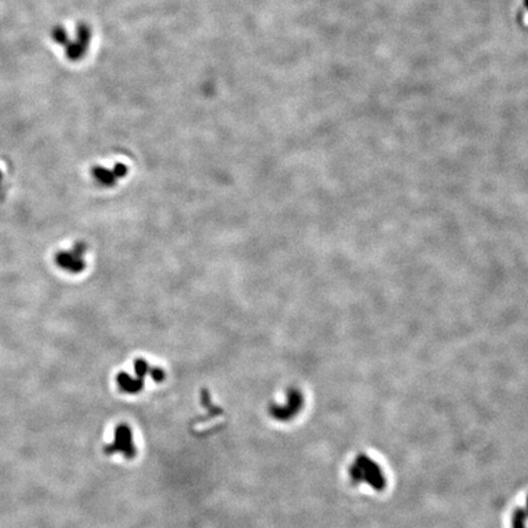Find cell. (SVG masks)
Returning a JSON list of instances; mask_svg holds the SVG:
<instances>
[{
  "label": "cell",
  "instance_id": "6da1fadb",
  "mask_svg": "<svg viewBox=\"0 0 528 528\" xmlns=\"http://www.w3.org/2000/svg\"><path fill=\"white\" fill-rule=\"evenodd\" d=\"M303 406V396L300 390L288 389L284 404H273L269 413L279 422H288L301 411Z\"/></svg>",
  "mask_w": 528,
  "mask_h": 528
},
{
  "label": "cell",
  "instance_id": "7a4b0ae2",
  "mask_svg": "<svg viewBox=\"0 0 528 528\" xmlns=\"http://www.w3.org/2000/svg\"><path fill=\"white\" fill-rule=\"evenodd\" d=\"M106 454H121L126 459H135L137 455V449L134 443L131 427L127 425H119L115 428L114 440L110 445L105 447Z\"/></svg>",
  "mask_w": 528,
  "mask_h": 528
},
{
  "label": "cell",
  "instance_id": "3957f363",
  "mask_svg": "<svg viewBox=\"0 0 528 528\" xmlns=\"http://www.w3.org/2000/svg\"><path fill=\"white\" fill-rule=\"evenodd\" d=\"M80 247L77 246L74 252H61L56 256V263L62 269L67 270L71 273H79L85 268V263L81 259V251Z\"/></svg>",
  "mask_w": 528,
  "mask_h": 528
},
{
  "label": "cell",
  "instance_id": "277c9868",
  "mask_svg": "<svg viewBox=\"0 0 528 528\" xmlns=\"http://www.w3.org/2000/svg\"><path fill=\"white\" fill-rule=\"evenodd\" d=\"M116 381H118V385L121 391L127 392V394H137V392L141 391L143 387V379L140 378V377L132 378L130 374L120 373L116 378Z\"/></svg>",
  "mask_w": 528,
  "mask_h": 528
}]
</instances>
